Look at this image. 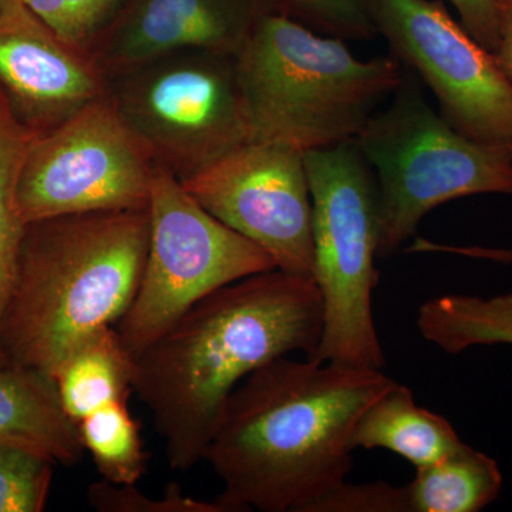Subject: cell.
<instances>
[{
	"label": "cell",
	"mask_w": 512,
	"mask_h": 512,
	"mask_svg": "<svg viewBox=\"0 0 512 512\" xmlns=\"http://www.w3.org/2000/svg\"><path fill=\"white\" fill-rule=\"evenodd\" d=\"M416 471L406 485L412 512H480L500 497L504 483L497 461L466 443Z\"/></svg>",
	"instance_id": "e0dca14e"
},
{
	"label": "cell",
	"mask_w": 512,
	"mask_h": 512,
	"mask_svg": "<svg viewBox=\"0 0 512 512\" xmlns=\"http://www.w3.org/2000/svg\"><path fill=\"white\" fill-rule=\"evenodd\" d=\"M107 82L121 120L151 163L181 183L251 141L231 53L178 50Z\"/></svg>",
	"instance_id": "52a82bcc"
},
{
	"label": "cell",
	"mask_w": 512,
	"mask_h": 512,
	"mask_svg": "<svg viewBox=\"0 0 512 512\" xmlns=\"http://www.w3.org/2000/svg\"><path fill=\"white\" fill-rule=\"evenodd\" d=\"M264 13L258 0H121L87 52L107 79L178 50L237 55Z\"/></svg>",
	"instance_id": "4fadbf2b"
},
{
	"label": "cell",
	"mask_w": 512,
	"mask_h": 512,
	"mask_svg": "<svg viewBox=\"0 0 512 512\" xmlns=\"http://www.w3.org/2000/svg\"><path fill=\"white\" fill-rule=\"evenodd\" d=\"M37 133L13 113L0 89V367L9 366L2 349V323L16 269L26 222L18 208V181L30 144Z\"/></svg>",
	"instance_id": "d6986e66"
},
{
	"label": "cell",
	"mask_w": 512,
	"mask_h": 512,
	"mask_svg": "<svg viewBox=\"0 0 512 512\" xmlns=\"http://www.w3.org/2000/svg\"><path fill=\"white\" fill-rule=\"evenodd\" d=\"M390 55L436 97L440 116L478 143L512 153V83L441 0H357Z\"/></svg>",
	"instance_id": "30bf717a"
},
{
	"label": "cell",
	"mask_w": 512,
	"mask_h": 512,
	"mask_svg": "<svg viewBox=\"0 0 512 512\" xmlns=\"http://www.w3.org/2000/svg\"><path fill=\"white\" fill-rule=\"evenodd\" d=\"M312 198L315 274L323 301V333L309 359L383 370L373 318L380 239L375 171L355 140L303 153Z\"/></svg>",
	"instance_id": "8992f818"
},
{
	"label": "cell",
	"mask_w": 512,
	"mask_h": 512,
	"mask_svg": "<svg viewBox=\"0 0 512 512\" xmlns=\"http://www.w3.org/2000/svg\"><path fill=\"white\" fill-rule=\"evenodd\" d=\"M154 171L107 90L37 134L20 171L16 201L26 224L84 212L144 210Z\"/></svg>",
	"instance_id": "9c48e42d"
},
{
	"label": "cell",
	"mask_w": 512,
	"mask_h": 512,
	"mask_svg": "<svg viewBox=\"0 0 512 512\" xmlns=\"http://www.w3.org/2000/svg\"><path fill=\"white\" fill-rule=\"evenodd\" d=\"M148 214L143 276L130 308L114 326L133 357L205 296L276 269L268 252L217 220L160 168L154 171Z\"/></svg>",
	"instance_id": "ba28073f"
},
{
	"label": "cell",
	"mask_w": 512,
	"mask_h": 512,
	"mask_svg": "<svg viewBox=\"0 0 512 512\" xmlns=\"http://www.w3.org/2000/svg\"><path fill=\"white\" fill-rule=\"evenodd\" d=\"M380 197L377 258H390L430 211L478 194L512 197V153L458 133L430 106L404 67L399 89L355 138Z\"/></svg>",
	"instance_id": "5b68a950"
},
{
	"label": "cell",
	"mask_w": 512,
	"mask_h": 512,
	"mask_svg": "<svg viewBox=\"0 0 512 512\" xmlns=\"http://www.w3.org/2000/svg\"><path fill=\"white\" fill-rule=\"evenodd\" d=\"M266 13L285 16L319 35L372 40L375 28L357 0H258Z\"/></svg>",
	"instance_id": "7402d4cb"
},
{
	"label": "cell",
	"mask_w": 512,
	"mask_h": 512,
	"mask_svg": "<svg viewBox=\"0 0 512 512\" xmlns=\"http://www.w3.org/2000/svg\"><path fill=\"white\" fill-rule=\"evenodd\" d=\"M52 379L63 412L77 426L101 407L128 399L134 357L124 348L116 328L109 326L64 357Z\"/></svg>",
	"instance_id": "2e32d148"
},
{
	"label": "cell",
	"mask_w": 512,
	"mask_h": 512,
	"mask_svg": "<svg viewBox=\"0 0 512 512\" xmlns=\"http://www.w3.org/2000/svg\"><path fill=\"white\" fill-rule=\"evenodd\" d=\"M55 461L29 448L0 444V512H42Z\"/></svg>",
	"instance_id": "44dd1931"
},
{
	"label": "cell",
	"mask_w": 512,
	"mask_h": 512,
	"mask_svg": "<svg viewBox=\"0 0 512 512\" xmlns=\"http://www.w3.org/2000/svg\"><path fill=\"white\" fill-rule=\"evenodd\" d=\"M322 333L318 286L281 269L224 286L175 320L134 357L133 390L168 466H197L235 387L279 357L313 356Z\"/></svg>",
	"instance_id": "7a4b0ae2"
},
{
	"label": "cell",
	"mask_w": 512,
	"mask_h": 512,
	"mask_svg": "<svg viewBox=\"0 0 512 512\" xmlns=\"http://www.w3.org/2000/svg\"><path fill=\"white\" fill-rule=\"evenodd\" d=\"M308 512H412L407 487L383 481L342 483L312 504Z\"/></svg>",
	"instance_id": "d4e9b609"
},
{
	"label": "cell",
	"mask_w": 512,
	"mask_h": 512,
	"mask_svg": "<svg viewBox=\"0 0 512 512\" xmlns=\"http://www.w3.org/2000/svg\"><path fill=\"white\" fill-rule=\"evenodd\" d=\"M448 254L466 256V258L481 259L495 264L511 265L512 248L478 247V245H447Z\"/></svg>",
	"instance_id": "83f0119b"
},
{
	"label": "cell",
	"mask_w": 512,
	"mask_h": 512,
	"mask_svg": "<svg viewBox=\"0 0 512 512\" xmlns=\"http://www.w3.org/2000/svg\"><path fill=\"white\" fill-rule=\"evenodd\" d=\"M251 140L305 151L355 140L390 100L404 67L357 59L345 40L264 13L235 55Z\"/></svg>",
	"instance_id": "277c9868"
},
{
	"label": "cell",
	"mask_w": 512,
	"mask_h": 512,
	"mask_svg": "<svg viewBox=\"0 0 512 512\" xmlns=\"http://www.w3.org/2000/svg\"><path fill=\"white\" fill-rule=\"evenodd\" d=\"M456 8L461 25L490 52H497L498 15L495 0H447Z\"/></svg>",
	"instance_id": "484cf974"
},
{
	"label": "cell",
	"mask_w": 512,
	"mask_h": 512,
	"mask_svg": "<svg viewBox=\"0 0 512 512\" xmlns=\"http://www.w3.org/2000/svg\"><path fill=\"white\" fill-rule=\"evenodd\" d=\"M148 242V208L29 222L2 323L9 365L52 377L84 340L116 326L136 296Z\"/></svg>",
	"instance_id": "3957f363"
},
{
	"label": "cell",
	"mask_w": 512,
	"mask_h": 512,
	"mask_svg": "<svg viewBox=\"0 0 512 512\" xmlns=\"http://www.w3.org/2000/svg\"><path fill=\"white\" fill-rule=\"evenodd\" d=\"M463 443L450 421L417 406L412 390L399 382L367 407L352 436L353 450L383 448L416 468L436 463Z\"/></svg>",
	"instance_id": "9a60e30c"
},
{
	"label": "cell",
	"mask_w": 512,
	"mask_h": 512,
	"mask_svg": "<svg viewBox=\"0 0 512 512\" xmlns=\"http://www.w3.org/2000/svg\"><path fill=\"white\" fill-rule=\"evenodd\" d=\"M121 0H23L57 35L87 50Z\"/></svg>",
	"instance_id": "cb8c5ba5"
},
{
	"label": "cell",
	"mask_w": 512,
	"mask_h": 512,
	"mask_svg": "<svg viewBox=\"0 0 512 512\" xmlns=\"http://www.w3.org/2000/svg\"><path fill=\"white\" fill-rule=\"evenodd\" d=\"M396 380L383 370L279 357L228 397L202 461L229 512H308L345 483L352 436Z\"/></svg>",
	"instance_id": "6da1fadb"
},
{
	"label": "cell",
	"mask_w": 512,
	"mask_h": 512,
	"mask_svg": "<svg viewBox=\"0 0 512 512\" xmlns=\"http://www.w3.org/2000/svg\"><path fill=\"white\" fill-rule=\"evenodd\" d=\"M90 507L100 512H229L220 501H202L170 483L161 497H147L137 484L97 481L87 488Z\"/></svg>",
	"instance_id": "603a6c76"
},
{
	"label": "cell",
	"mask_w": 512,
	"mask_h": 512,
	"mask_svg": "<svg viewBox=\"0 0 512 512\" xmlns=\"http://www.w3.org/2000/svg\"><path fill=\"white\" fill-rule=\"evenodd\" d=\"M20 2V0H0V10L9 8V6L15 5V3Z\"/></svg>",
	"instance_id": "f1b7e54d"
},
{
	"label": "cell",
	"mask_w": 512,
	"mask_h": 512,
	"mask_svg": "<svg viewBox=\"0 0 512 512\" xmlns=\"http://www.w3.org/2000/svg\"><path fill=\"white\" fill-rule=\"evenodd\" d=\"M416 325L424 340L450 355L477 346H512V291L488 298L437 296L420 306Z\"/></svg>",
	"instance_id": "ac0fdd59"
},
{
	"label": "cell",
	"mask_w": 512,
	"mask_h": 512,
	"mask_svg": "<svg viewBox=\"0 0 512 512\" xmlns=\"http://www.w3.org/2000/svg\"><path fill=\"white\" fill-rule=\"evenodd\" d=\"M107 77L23 0L0 10V89L13 113L37 134L52 130L107 92Z\"/></svg>",
	"instance_id": "7c38bea8"
},
{
	"label": "cell",
	"mask_w": 512,
	"mask_h": 512,
	"mask_svg": "<svg viewBox=\"0 0 512 512\" xmlns=\"http://www.w3.org/2000/svg\"><path fill=\"white\" fill-rule=\"evenodd\" d=\"M84 451H89L103 480L137 484L146 473L148 456L140 427L128 412L127 400L101 407L79 424Z\"/></svg>",
	"instance_id": "ffe728a7"
},
{
	"label": "cell",
	"mask_w": 512,
	"mask_h": 512,
	"mask_svg": "<svg viewBox=\"0 0 512 512\" xmlns=\"http://www.w3.org/2000/svg\"><path fill=\"white\" fill-rule=\"evenodd\" d=\"M181 184L217 220L268 252L276 269L313 281L312 198L302 151L247 141Z\"/></svg>",
	"instance_id": "8fae6325"
},
{
	"label": "cell",
	"mask_w": 512,
	"mask_h": 512,
	"mask_svg": "<svg viewBox=\"0 0 512 512\" xmlns=\"http://www.w3.org/2000/svg\"><path fill=\"white\" fill-rule=\"evenodd\" d=\"M498 15V49L495 52L505 76L512 83V0H495Z\"/></svg>",
	"instance_id": "4316f807"
},
{
	"label": "cell",
	"mask_w": 512,
	"mask_h": 512,
	"mask_svg": "<svg viewBox=\"0 0 512 512\" xmlns=\"http://www.w3.org/2000/svg\"><path fill=\"white\" fill-rule=\"evenodd\" d=\"M0 444L29 448L62 466L80 463L79 430L63 412L52 377L26 367H0Z\"/></svg>",
	"instance_id": "5bb4252c"
}]
</instances>
